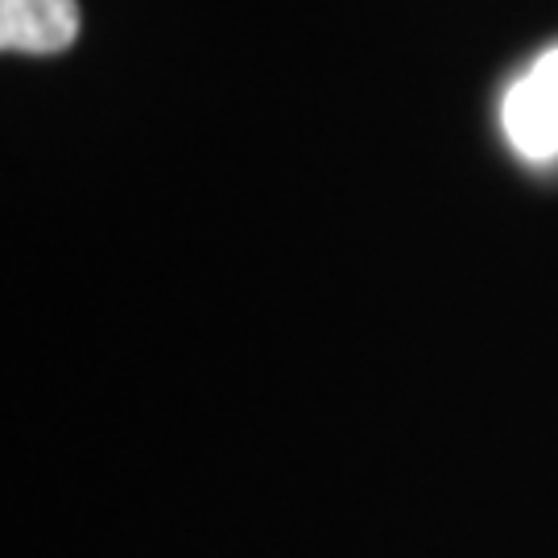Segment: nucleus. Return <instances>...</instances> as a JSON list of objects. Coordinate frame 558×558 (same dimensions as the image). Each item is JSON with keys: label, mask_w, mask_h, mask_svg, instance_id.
<instances>
[{"label": "nucleus", "mask_w": 558, "mask_h": 558, "mask_svg": "<svg viewBox=\"0 0 558 558\" xmlns=\"http://www.w3.org/2000/svg\"><path fill=\"white\" fill-rule=\"evenodd\" d=\"M505 133L521 158H558V50L542 54L505 96Z\"/></svg>", "instance_id": "nucleus-1"}, {"label": "nucleus", "mask_w": 558, "mask_h": 558, "mask_svg": "<svg viewBox=\"0 0 558 558\" xmlns=\"http://www.w3.org/2000/svg\"><path fill=\"white\" fill-rule=\"evenodd\" d=\"M75 38V0H0V46L9 54H62Z\"/></svg>", "instance_id": "nucleus-2"}]
</instances>
